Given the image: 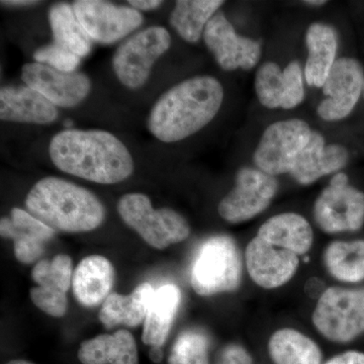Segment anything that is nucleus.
<instances>
[{"label":"nucleus","mask_w":364,"mask_h":364,"mask_svg":"<svg viewBox=\"0 0 364 364\" xmlns=\"http://www.w3.org/2000/svg\"><path fill=\"white\" fill-rule=\"evenodd\" d=\"M310 223L296 213L273 215L261 225L245 249L246 268L254 284L274 289L291 282L299 258L312 248Z\"/></svg>","instance_id":"obj_1"},{"label":"nucleus","mask_w":364,"mask_h":364,"mask_svg":"<svg viewBox=\"0 0 364 364\" xmlns=\"http://www.w3.org/2000/svg\"><path fill=\"white\" fill-rule=\"evenodd\" d=\"M49 152L57 168L95 183H119L134 172L128 148L109 132H60L53 136Z\"/></svg>","instance_id":"obj_2"},{"label":"nucleus","mask_w":364,"mask_h":364,"mask_svg":"<svg viewBox=\"0 0 364 364\" xmlns=\"http://www.w3.org/2000/svg\"><path fill=\"white\" fill-rule=\"evenodd\" d=\"M223 100V86L213 76L186 79L157 100L148 128L162 142H178L210 124L221 109Z\"/></svg>","instance_id":"obj_3"},{"label":"nucleus","mask_w":364,"mask_h":364,"mask_svg":"<svg viewBox=\"0 0 364 364\" xmlns=\"http://www.w3.org/2000/svg\"><path fill=\"white\" fill-rule=\"evenodd\" d=\"M28 212L54 231L85 233L105 221L104 205L88 189L58 177L36 182L26 198Z\"/></svg>","instance_id":"obj_4"},{"label":"nucleus","mask_w":364,"mask_h":364,"mask_svg":"<svg viewBox=\"0 0 364 364\" xmlns=\"http://www.w3.org/2000/svg\"><path fill=\"white\" fill-rule=\"evenodd\" d=\"M242 274L243 261L236 242L227 235H217L198 248L191 267V284L200 296L232 293L241 286Z\"/></svg>","instance_id":"obj_5"},{"label":"nucleus","mask_w":364,"mask_h":364,"mask_svg":"<svg viewBox=\"0 0 364 364\" xmlns=\"http://www.w3.org/2000/svg\"><path fill=\"white\" fill-rule=\"evenodd\" d=\"M117 212L127 226L158 250L181 243L191 235V227L184 217L169 208L155 210L150 198L143 193L122 196L117 203Z\"/></svg>","instance_id":"obj_6"},{"label":"nucleus","mask_w":364,"mask_h":364,"mask_svg":"<svg viewBox=\"0 0 364 364\" xmlns=\"http://www.w3.org/2000/svg\"><path fill=\"white\" fill-rule=\"evenodd\" d=\"M317 331L335 343H347L364 333V287H332L318 296L312 314Z\"/></svg>","instance_id":"obj_7"},{"label":"nucleus","mask_w":364,"mask_h":364,"mask_svg":"<svg viewBox=\"0 0 364 364\" xmlns=\"http://www.w3.org/2000/svg\"><path fill=\"white\" fill-rule=\"evenodd\" d=\"M171 37L163 26H150L128 38L117 48L112 68L122 85L131 90L147 82L158 58L166 53Z\"/></svg>","instance_id":"obj_8"},{"label":"nucleus","mask_w":364,"mask_h":364,"mask_svg":"<svg viewBox=\"0 0 364 364\" xmlns=\"http://www.w3.org/2000/svg\"><path fill=\"white\" fill-rule=\"evenodd\" d=\"M313 212L318 227L325 233L358 231L364 224V193L339 172L318 196Z\"/></svg>","instance_id":"obj_9"},{"label":"nucleus","mask_w":364,"mask_h":364,"mask_svg":"<svg viewBox=\"0 0 364 364\" xmlns=\"http://www.w3.org/2000/svg\"><path fill=\"white\" fill-rule=\"evenodd\" d=\"M311 135L310 126L303 119H287L270 124L254 152L256 167L272 176L291 173Z\"/></svg>","instance_id":"obj_10"},{"label":"nucleus","mask_w":364,"mask_h":364,"mask_svg":"<svg viewBox=\"0 0 364 364\" xmlns=\"http://www.w3.org/2000/svg\"><path fill=\"white\" fill-rule=\"evenodd\" d=\"M279 191V181L258 168L243 167L236 176L234 188L222 198L218 212L223 220L238 224L264 212Z\"/></svg>","instance_id":"obj_11"},{"label":"nucleus","mask_w":364,"mask_h":364,"mask_svg":"<svg viewBox=\"0 0 364 364\" xmlns=\"http://www.w3.org/2000/svg\"><path fill=\"white\" fill-rule=\"evenodd\" d=\"M73 9L91 40L100 44H114L143 23L140 11L111 2L78 0L74 2Z\"/></svg>","instance_id":"obj_12"},{"label":"nucleus","mask_w":364,"mask_h":364,"mask_svg":"<svg viewBox=\"0 0 364 364\" xmlns=\"http://www.w3.org/2000/svg\"><path fill=\"white\" fill-rule=\"evenodd\" d=\"M363 88V67L358 60H336L323 86L326 98L318 105V116L327 122L348 117L358 104Z\"/></svg>","instance_id":"obj_13"},{"label":"nucleus","mask_w":364,"mask_h":364,"mask_svg":"<svg viewBox=\"0 0 364 364\" xmlns=\"http://www.w3.org/2000/svg\"><path fill=\"white\" fill-rule=\"evenodd\" d=\"M203 38L208 49L224 70L239 68L250 70L259 61V43L239 36L222 11L215 14L208 21Z\"/></svg>","instance_id":"obj_14"},{"label":"nucleus","mask_w":364,"mask_h":364,"mask_svg":"<svg viewBox=\"0 0 364 364\" xmlns=\"http://www.w3.org/2000/svg\"><path fill=\"white\" fill-rule=\"evenodd\" d=\"M21 79L26 85L60 107H73L80 104L91 88L90 78L85 74L65 73L38 62L23 66Z\"/></svg>","instance_id":"obj_15"},{"label":"nucleus","mask_w":364,"mask_h":364,"mask_svg":"<svg viewBox=\"0 0 364 364\" xmlns=\"http://www.w3.org/2000/svg\"><path fill=\"white\" fill-rule=\"evenodd\" d=\"M54 230L21 208H14L11 218H2L0 234L14 241V253L23 264H32L45 252V245L55 235Z\"/></svg>","instance_id":"obj_16"},{"label":"nucleus","mask_w":364,"mask_h":364,"mask_svg":"<svg viewBox=\"0 0 364 364\" xmlns=\"http://www.w3.org/2000/svg\"><path fill=\"white\" fill-rule=\"evenodd\" d=\"M348 152L338 144L326 145L322 134L312 132L310 140L299 153L291 176L301 186H310L321 177L344 168Z\"/></svg>","instance_id":"obj_17"},{"label":"nucleus","mask_w":364,"mask_h":364,"mask_svg":"<svg viewBox=\"0 0 364 364\" xmlns=\"http://www.w3.org/2000/svg\"><path fill=\"white\" fill-rule=\"evenodd\" d=\"M58 117L56 105L30 86H4L0 90V119L14 123L51 124Z\"/></svg>","instance_id":"obj_18"},{"label":"nucleus","mask_w":364,"mask_h":364,"mask_svg":"<svg viewBox=\"0 0 364 364\" xmlns=\"http://www.w3.org/2000/svg\"><path fill=\"white\" fill-rule=\"evenodd\" d=\"M116 279L111 261L102 255L83 258L72 277V289L81 306L92 308L104 304L109 296Z\"/></svg>","instance_id":"obj_19"},{"label":"nucleus","mask_w":364,"mask_h":364,"mask_svg":"<svg viewBox=\"0 0 364 364\" xmlns=\"http://www.w3.org/2000/svg\"><path fill=\"white\" fill-rule=\"evenodd\" d=\"M181 303V291L176 284H164L155 289L144 321V343L161 348L168 338Z\"/></svg>","instance_id":"obj_20"},{"label":"nucleus","mask_w":364,"mask_h":364,"mask_svg":"<svg viewBox=\"0 0 364 364\" xmlns=\"http://www.w3.org/2000/svg\"><path fill=\"white\" fill-rule=\"evenodd\" d=\"M154 293L152 284L143 282L127 296L117 293L109 294L98 314L100 323L107 329L119 325L134 328L142 324Z\"/></svg>","instance_id":"obj_21"},{"label":"nucleus","mask_w":364,"mask_h":364,"mask_svg":"<svg viewBox=\"0 0 364 364\" xmlns=\"http://www.w3.org/2000/svg\"><path fill=\"white\" fill-rule=\"evenodd\" d=\"M77 355L82 364H139L136 340L124 329L85 340Z\"/></svg>","instance_id":"obj_22"},{"label":"nucleus","mask_w":364,"mask_h":364,"mask_svg":"<svg viewBox=\"0 0 364 364\" xmlns=\"http://www.w3.org/2000/svg\"><path fill=\"white\" fill-rule=\"evenodd\" d=\"M309 56L305 67L306 81L310 86L323 87L336 62L337 35L332 26L314 23L306 33Z\"/></svg>","instance_id":"obj_23"},{"label":"nucleus","mask_w":364,"mask_h":364,"mask_svg":"<svg viewBox=\"0 0 364 364\" xmlns=\"http://www.w3.org/2000/svg\"><path fill=\"white\" fill-rule=\"evenodd\" d=\"M274 364H321L322 351L310 337L291 328L277 330L268 341Z\"/></svg>","instance_id":"obj_24"},{"label":"nucleus","mask_w":364,"mask_h":364,"mask_svg":"<svg viewBox=\"0 0 364 364\" xmlns=\"http://www.w3.org/2000/svg\"><path fill=\"white\" fill-rule=\"evenodd\" d=\"M223 4L222 0H179L170 16V25L182 39L196 43Z\"/></svg>","instance_id":"obj_25"},{"label":"nucleus","mask_w":364,"mask_h":364,"mask_svg":"<svg viewBox=\"0 0 364 364\" xmlns=\"http://www.w3.org/2000/svg\"><path fill=\"white\" fill-rule=\"evenodd\" d=\"M323 261L327 272L343 282L364 280V240L335 241L326 247Z\"/></svg>","instance_id":"obj_26"},{"label":"nucleus","mask_w":364,"mask_h":364,"mask_svg":"<svg viewBox=\"0 0 364 364\" xmlns=\"http://www.w3.org/2000/svg\"><path fill=\"white\" fill-rule=\"evenodd\" d=\"M49 21L55 44L80 58L90 54L92 40L78 21L73 6L67 4H54L50 9Z\"/></svg>","instance_id":"obj_27"},{"label":"nucleus","mask_w":364,"mask_h":364,"mask_svg":"<svg viewBox=\"0 0 364 364\" xmlns=\"http://www.w3.org/2000/svg\"><path fill=\"white\" fill-rule=\"evenodd\" d=\"M72 260L65 254H59L54 259L40 260L32 270V279L37 287L67 294L73 277Z\"/></svg>","instance_id":"obj_28"},{"label":"nucleus","mask_w":364,"mask_h":364,"mask_svg":"<svg viewBox=\"0 0 364 364\" xmlns=\"http://www.w3.org/2000/svg\"><path fill=\"white\" fill-rule=\"evenodd\" d=\"M255 90L261 105L267 109L282 107L286 95L284 70L274 62H267L255 75Z\"/></svg>","instance_id":"obj_29"},{"label":"nucleus","mask_w":364,"mask_h":364,"mask_svg":"<svg viewBox=\"0 0 364 364\" xmlns=\"http://www.w3.org/2000/svg\"><path fill=\"white\" fill-rule=\"evenodd\" d=\"M210 342L205 333L198 329L182 332L176 339L170 354L169 364L208 363Z\"/></svg>","instance_id":"obj_30"},{"label":"nucleus","mask_w":364,"mask_h":364,"mask_svg":"<svg viewBox=\"0 0 364 364\" xmlns=\"http://www.w3.org/2000/svg\"><path fill=\"white\" fill-rule=\"evenodd\" d=\"M33 59L38 63L45 64L65 73L75 72L81 60L77 55L60 47L55 43L38 49L33 54Z\"/></svg>","instance_id":"obj_31"},{"label":"nucleus","mask_w":364,"mask_h":364,"mask_svg":"<svg viewBox=\"0 0 364 364\" xmlns=\"http://www.w3.org/2000/svg\"><path fill=\"white\" fill-rule=\"evenodd\" d=\"M33 305L42 312L55 318L64 317L68 310V299L66 294L58 291L35 287L30 291Z\"/></svg>","instance_id":"obj_32"},{"label":"nucleus","mask_w":364,"mask_h":364,"mask_svg":"<svg viewBox=\"0 0 364 364\" xmlns=\"http://www.w3.org/2000/svg\"><path fill=\"white\" fill-rule=\"evenodd\" d=\"M284 74L286 78V95L282 109H294L301 105L305 98L303 71L299 62H291L284 68Z\"/></svg>","instance_id":"obj_33"},{"label":"nucleus","mask_w":364,"mask_h":364,"mask_svg":"<svg viewBox=\"0 0 364 364\" xmlns=\"http://www.w3.org/2000/svg\"><path fill=\"white\" fill-rule=\"evenodd\" d=\"M217 364H253V360L243 346L229 344L223 349Z\"/></svg>","instance_id":"obj_34"},{"label":"nucleus","mask_w":364,"mask_h":364,"mask_svg":"<svg viewBox=\"0 0 364 364\" xmlns=\"http://www.w3.org/2000/svg\"><path fill=\"white\" fill-rule=\"evenodd\" d=\"M325 364H364V353L359 351H346L328 360Z\"/></svg>","instance_id":"obj_35"},{"label":"nucleus","mask_w":364,"mask_h":364,"mask_svg":"<svg viewBox=\"0 0 364 364\" xmlns=\"http://www.w3.org/2000/svg\"><path fill=\"white\" fill-rule=\"evenodd\" d=\"M129 4H130L131 6L135 9L136 11H154V9H158V7L161 6L163 2L159 1V0H130Z\"/></svg>","instance_id":"obj_36"},{"label":"nucleus","mask_w":364,"mask_h":364,"mask_svg":"<svg viewBox=\"0 0 364 364\" xmlns=\"http://www.w3.org/2000/svg\"><path fill=\"white\" fill-rule=\"evenodd\" d=\"M4 6H33V4H39L38 1H31V0H11V1H1Z\"/></svg>","instance_id":"obj_37"},{"label":"nucleus","mask_w":364,"mask_h":364,"mask_svg":"<svg viewBox=\"0 0 364 364\" xmlns=\"http://www.w3.org/2000/svg\"><path fill=\"white\" fill-rule=\"evenodd\" d=\"M149 356L153 363H160L163 358V352L161 348H160V347H152Z\"/></svg>","instance_id":"obj_38"},{"label":"nucleus","mask_w":364,"mask_h":364,"mask_svg":"<svg viewBox=\"0 0 364 364\" xmlns=\"http://www.w3.org/2000/svg\"><path fill=\"white\" fill-rule=\"evenodd\" d=\"M305 4H309V6H321L327 4V1H322V0H310V1H305Z\"/></svg>","instance_id":"obj_39"},{"label":"nucleus","mask_w":364,"mask_h":364,"mask_svg":"<svg viewBox=\"0 0 364 364\" xmlns=\"http://www.w3.org/2000/svg\"><path fill=\"white\" fill-rule=\"evenodd\" d=\"M6 364H33L31 361L23 360V359H16V360L9 361Z\"/></svg>","instance_id":"obj_40"},{"label":"nucleus","mask_w":364,"mask_h":364,"mask_svg":"<svg viewBox=\"0 0 364 364\" xmlns=\"http://www.w3.org/2000/svg\"><path fill=\"white\" fill-rule=\"evenodd\" d=\"M64 126H65V127H71L72 126V121H68V119H67V121L64 122Z\"/></svg>","instance_id":"obj_41"},{"label":"nucleus","mask_w":364,"mask_h":364,"mask_svg":"<svg viewBox=\"0 0 364 364\" xmlns=\"http://www.w3.org/2000/svg\"><path fill=\"white\" fill-rule=\"evenodd\" d=\"M363 90H364V88H363Z\"/></svg>","instance_id":"obj_42"}]
</instances>
